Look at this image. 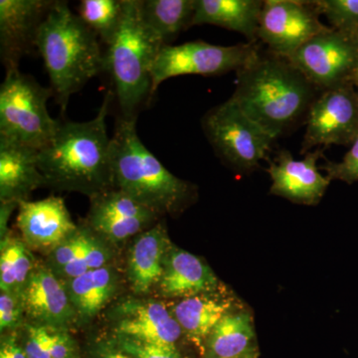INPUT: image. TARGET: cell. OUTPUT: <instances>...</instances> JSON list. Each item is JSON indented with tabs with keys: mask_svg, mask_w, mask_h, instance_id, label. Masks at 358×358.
Returning <instances> with one entry per match:
<instances>
[{
	"mask_svg": "<svg viewBox=\"0 0 358 358\" xmlns=\"http://www.w3.org/2000/svg\"><path fill=\"white\" fill-rule=\"evenodd\" d=\"M236 74L231 99L274 140L306 122L322 92L289 58L262 48Z\"/></svg>",
	"mask_w": 358,
	"mask_h": 358,
	"instance_id": "cell-1",
	"label": "cell"
},
{
	"mask_svg": "<svg viewBox=\"0 0 358 358\" xmlns=\"http://www.w3.org/2000/svg\"><path fill=\"white\" fill-rule=\"evenodd\" d=\"M112 100L109 91L91 121H59L53 138L38 150V166L46 186L84 193L90 199L115 188L112 138L106 124Z\"/></svg>",
	"mask_w": 358,
	"mask_h": 358,
	"instance_id": "cell-2",
	"label": "cell"
},
{
	"mask_svg": "<svg viewBox=\"0 0 358 358\" xmlns=\"http://www.w3.org/2000/svg\"><path fill=\"white\" fill-rule=\"evenodd\" d=\"M99 37L71 10L68 2L53 1L40 26L36 48L43 58L51 89L62 113L71 96L92 78L105 72Z\"/></svg>",
	"mask_w": 358,
	"mask_h": 358,
	"instance_id": "cell-3",
	"label": "cell"
},
{
	"mask_svg": "<svg viewBox=\"0 0 358 358\" xmlns=\"http://www.w3.org/2000/svg\"><path fill=\"white\" fill-rule=\"evenodd\" d=\"M136 119L120 115L110 143L115 188L127 193L157 215L185 209L194 186L176 178L143 145L136 133Z\"/></svg>",
	"mask_w": 358,
	"mask_h": 358,
	"instance_id": "cell-4",
	"label": "cell"
},
{
	"mask_svg": "<svg viewBox=\"0 0 358 358\" xmlns=\"http://www.w3.org/2000/svg\"><path fill=\"white\" fill-rule=\"evenodd\" d=\"M164 45L143 21L141 0H124L121 25L103 54L122 117H138L152 98V68Z\"/></svg>",
	"mask_w": 358,
	"mask_h": 358,
	"instance_id": "cell-5",
	"label": "cell"
},
{
	"mask_svg": "<svg viewBox=\"0 0 358 358\" xmlns=\"http://www.w3.org/2000/svg\"><path fill=\"white\" fill-rule=\"evenodd\" d=\"M51 88L20 69L6 71L0 87V138L40 150L53 138L59 120L47 110Z\"/></svg>",
	"mask_w": 358,
	"mask_h": 358,
	"instance_id": "cell-6",
	"label": "cell"
},
{
	"mask_svg": "<svg viewBox=\"0 0 358 358\" xmlns=\"http://www.w3.org/2000/svg\"><path fill=\"white\" fill-rule=\"evenodd\" d=\"M202 128L218 157L241 171L259 166L275 141L231 98L204 115Z\"/></svg>",
	"mask_w": 358,
	"mask_h": 358,
	"instance_id": "cell-7",
	"label": "cell"
},
{
	"mask_svg": "<svg viewBox=\"0 0 358 358\" xmlns=\"http://www.w3.org/2000/svg\"><path fill=\"white\" fill-rule=\"evenodd\" d=\"M261 44H236L220 46L204 41L186 42L173 46L164 45L152 68V95L162 82L183 75L217 76L235 71L254 58Z\"/></svg>",
	"mask_w": 358,
	"mask_h": 358,
	"instance_id": "cell-8",
	"label": "cell"
},
{
	"mask_svg": "<svg viewBox=\"0 0 358 358\" xmlns=\"http://www.w3.org/2000/svg\"><path fill=\"white\" fill-rule=\"evenodd\" d=\"M289 59L320 91L352 83L358 67L357 37L327 27Z\"/></svg>",
	"mask_w": 358,
	"mask_h": 358,
	"instance_id": "cell-9",
	"label": "cell"
},
{
	"mask_svg": "<svg viewBox=\"0 0 358 358\" xmlns=\"http://www.w3.org/2000/svg\"><path fill=\"white\" fill-rule=\"evenodd\" d=\"M305 122L301 154H308L313 148L352 145L358 138V91L355 84L320 92Z\"/></svg>",
	"mask_w": 358,
	"mask_h": 358,
	"instance_id": "cell-10",
	"label": "cell"
},
{
	"mask_svg": "<svg viewBox=\"0 0 358 358\" xmlns=\"http://www.w3.org/2000/svg\"><path fill=\"white\" fill-rule=\"evenodd\" d=\"M313 1L265 0L259 23L258 41L284 57L326 30Z\"/></svg>",
	"mask_w": 358,
	"mask_h": 358,
	"instance_id": "cell-11",
	"label": "cell"
},
{
	"mask_svg": "<svg viewBox=\"0 0 358 358\" xmlns=\"http://www.w3.org/2000/svg\"><path fill=\"white\" fill-rule=\"evenodd\" d=\"M159 217L117 188L91 197L88 226L110 243L138 236Z\"/></svg>",
	"mask_w": 358,
	"mask_h": 358,
	"instance_id": "cell-12",
	"label": "cell"
},
{
	"mask_svg": "<svg viewBox=\"0 0 358 358\" xmlns=\"http://www.w3.org/2000/svg\"><path fill=\"white\" fill-rule=\"evenodd\" d=\"M53 0L0 1V55L6 71L20 69L21 59L36 48L40 26Z\"/></svg>",
	"mask_w": 358,
	"mask_h": 358,
	"instance_id": "cell-13",
	"label": "cell"
},
{
	"mask_svg": "<svg viewBox=\"0 0 358 358\" xmlns=\"http://www.w3.org/2000/svg\"><path fill=\"white\" fill-rule=\"evenodd\" d=\"M20 296L30 324L69 329L78 320L65 282L48 267L36 268Z\"/></svg>",
	"mask_w": 358,
	"mask_h": 358,
	"instance_id": "cell-14",
	"label": "cell"
},
{
	"mask_svg": "<svg viewBox=\"0 0 358 358\" xmlns=\"http://www.w3.org/2000/svg\"><path fill=\"white\" fill-rule=\"evenodd\" d=\"M114 334L176 346L183 336L171 308L162 301L128 299L113 310Z\"/></svg>",
	"mask_w": 358,
	"mask_h": 358,
	"instance_id": "cell-15",
	"label": "cell"
},
{
	"mask_svg": "<svg viewBox=\"0 0 358 358\" xmlns=\"http://www.w3.org/2000/svg\"><path fill=\"white\" fill-rule=\"evenodd\" d=\"M322 152V148H317L306 154L303 159L296 160L288 150H281L267 169L272 178L271 193L296 203H319L331 182L317 167Z\"/></svg>",
	"mask_w": 358,
	"mask_h": 358,
	"instance_id": "cell-16",
	"label": "cell"
},
{
	"mask_svg": "<svg viewBox=\"0 0 358 358\" xmlns=\"http://www.w3.org/2000/svg\"><path fill=\"white\" fill-rule=\"evenodd\" d=\"M16 222L24 243L40 251L51 252L78 229L64 200L55 196L20 202Z\"/></svg>",
	"mask_w": 358,
	"mask_h": 358,
	"instance_id": "cell-17",
	"label": "cell"
},
{
	"mask_svg": "<svg viewBox=\"0 0 358 358\" xmlns=\"http://www.w3.org/2000/svg\"><path fill=\"white\" fill-rule=\"evenodd\" d=\"M88 225L78 229L49 254L48 268L62 281L110 265L112 251Z\"/></svg>",
	"mask_w": 358,
	"mask_h": 358,
	"instance_id": "cell-18",
	"label": "cell"
},
{
	"mask_svg": "<svg viewBox=\"0 0 358 358\" xmlns=\"http://www.w3.org/2000/svg\"><path fill=\"white\" fill-rule=\"evenodd\" d=\"M46 186L38 166V150L0 138V199L20 204L33 190Z\"/></svg>",
	"mask_w": 358,
	"mask_h": 358,
	"instance_id": "cell-19",
	"label": "cell"
},
{
	"mask_svg": "<svg viewBox=\"0 0 358 358\" xmlns=\"http://www.w3.org/2000/svg\"><path fill=\"white\" fill-rule=\"evenodd\" d=\"M171 245L162 223L134 237L127 265V277L134 294L145 296L159 286L164 274V259Z\"/></svg>",
	"mask_w": 358,
	"mask_h": 358,
	"instance_id": "cell-20",
	"label": "cell"
},
{
	"mask_svg": "<svg viewBox=\"0 0 358 358\" xmlns=\"http://www.w3.org/2000/svg\"><path fill=\"white\" fill-rule=\"evenodd\" d=\"M219 282L204 261L189 252L171 245L164 259V274L159 286L164 298H189L214 293Z\"/></svg>",
	"mask_w": 358,
	"mask_h": 358,
	"instance_id": "cell-21",
	"label": "cell"
},
{
	"mask_svg": "<svg viewBox=\"0 0 358 358\" xmlns=\"http://www.w3.org/2000/svg\"><path fill=\"white\" fill-rule=\"evenodd\" d=\"M263 0H195L192 27L211 24L241 33L250 43H258Z\"/></svg>",
	"mask_w": 358,
	"mask_h": 358,
	"instance_id": "cell-22",
	"label": "cell"
},
{
	"mask_svg": "<svg viewBox=\"0 0 358 358\" xmlns=\"http://www.w3.org/2000/svg\"><path fill=\"white\" fill-rule=\"evenodd\" d=\"M215 293L182 299L171 308L183 336L199 348L202 355L209 334L231 310L230 301Z\"/></svg>",
	"mask_w": 358,
	"mask_h": 358,
	"instance_id": "cell-23",
	"label": "cell"
},
{
	"mask_svg": "<svg viewBox=\"0 0 358 358\" xmlns=\"http://www.w3.org/2000/svg\"><path fill=\"white\" fill-rule=\"evenodd\" d=\"M64 282L78 320L84 322L93 320L114 298L120 280L108 265Z\"/></svg>",
	"mask_w": 358,
	"mask_h": 358,
	"instance_id": "cell-24",
	"label": "cell"
},
{
	"mask_svg": "<svg viewBox=\"0 0 358 358\" xmlns=\"http://www.w3.org/2000/svg\"><path fill=\"white\" fill-rule=\"evenodd\" d=\"M259 352L253 319L247 313H228L204 345V358H238Z\"/></svg>",
	"mask_w": 358,
	"mask_h": 358,
	"instance_id": "cell-25",
	"label": "cell"
},
{
	"mask_svg": "<svg viewBox=\"0 0 358 358\" xmlns=\"http://www.w3.org/2000/svg\"><path fill=\"white\" fill-rule=\"evenodd\" d=\"M195 0H141L143 20L162 43L192 27Z\"/></svg>",
	"mask_w": 358,
	"mask_h": 358,
	"instance_id": "cell-26",
	"label": "cell"
},
{
	"mask_svg": "<svg viewBox=\"0 0 358 358\" xmlns=\"http://www.w3.org/2000/svg\"><path fill=\"white\" fill-rule=\"evenodd\" d=\"M0 254V289L20 294L38 266L22 239L4 236Z\"/></svg>",
	"mask_w": 358,
	"mask_h": 358,
	"instance_id": "cell-27",
	"label": "cell"
},
{
	"mask_svg": "<svg viewBox=\"0 0 358 358\" xmlns=\"http://www.w3.org/2000/svg\"><path fill=\"white\" fill-rule=\"evenodd\" d=\"M77 14L103 43L109 45L121 25L124 0H83Z\"/></svg>",
	"mask_w": 358,
	"mask_h": 358,
	"instance_id": "cell-28",
	"label": "cell"
},
{
	"mask_svg": "<svg viewBox=\"0 0 358 358\" xmlns=\"http://www.w3.org/2000/svg\"><path fill=\"white\" fill-rule=\"evenodd\" d=\"M313 3L333 29L357 37L358 0H315Z\"/></svg>",
	"mask_w": 358,
	"mask_h": 358,
	"instance_id": "cell-29",
	"label": "cell"
},
{
	"mask_svg": "<svg viewBox=\"0 0 358 358\" xmlns=\"http://www.w3.org/2000/svg\"><path fill=\"white\" fill-rule=\"evenodd\" d=\"M113 341L120 348L134 358H183L178 346L162 345L114 334Z\"/></svg>",
	"mask_w": 358,
	"mask_h": 358,
	"instance_id": "cell-30",
	"label": "cell"
},
{
	"mask_svg": "<svg viewBox=\"0 0 358 358\" xmlns=\"http://www.w3.org/2000/svg\"><path fill=\"white\" fill-rule=\"evenodd\" d=\"M25 319L21 296L10 292L1 291L0 293V331L13 333L22 327Z\"/></svg>",
	"mask_w": 358,
	"mask_h": 358,
	"instance_id": "cell-31",
	"label": "cell"
},
{
	"mask_svg": "<svg viewBox=\"0 0 358 358\" xmlns=\"http://www.w3.org/2000/svg\"><path fill=\"white\" fill-rule=\"evenodd\" d=\"M20 341L28 358H51L49 327L26 324Z\"/></svg>",
	"mask_w": 358,
	"mask_h": 358,
	"instance_id": "cell-32",
	"label": "cell"
},
{
	"mask_svg": "<svg viewBox=\"0 0 358 358\" xmlns=\"http://www.w3.org/2000/svg\"><path fill=\"white\" fill-rule=\"evenodd\" d=\"M327 173L329 180H341L346 183L358 181V138L352 143L350 150L346 152L341 162H327L326 164L320 166Z\"/></svg>",
	"mask_w": 358,
	"mask_h": 358,
	"instance_id": "cell-33",
	"label": "cell"
},
{
	"mask_svg": "<svg viewBox=\"0 0 358 358\" xmlns=\"http://www.w3.org/2000/svg\"><path fill=\"white\" fill-rule=\"evenodd\" d=\"M49 345L51 358H80L79 348L68 329L49 327Z\"/></svg>",
	"mask_w": 358,
	"mask_h": 358,
	"instance_id": "cell-34",
	"label": "cell"
},
{
	"mask_svg": "<svg viewBox=\"0 0 358 358\" xmlns=\"http://www.w3.org/2000/svg\"><path fill=\"white\" fill-rule=\"evenodd\" d=\"M87 358H134L122 352L113 338L101 339L90 346Z\"/></svg>",
	"mask_w": 358,
	"mask_h": 358,
	"instance_id": "cell-35",
	"label": "cell"
},
{
	"mask_svg": "<svg viewBox=\"0 0 358 358\" xmlns=\"http://www.w3.org/2000/svg\"><path fill=\"white\" fill-rule=\"evenodd\" d=\"M0 358H28L20 345V336L15 333L2 334Z\"/></svg>",
	"mask_w": 358,
	"mask_h": 358,
	"instance_id": "cell-36",
	"label": "cell"
},
{
	"mask_svg": "<svg viewBox=\"0 0 358 358\" xmlns=\"http://www.w3.org/2000/svg\"><path fill=\"white\" fill-rule=\"evenodd\" d=\"M352 83L355 84V86L358 89V67L357 71H355V77H353Z\"/></svg>",
	"mask_w": 358,
	"mask_h": 358,
	"instance_id": "cell-37",
	"label": "cell"
},
{
	"mask_svg": "<svg viewBox=\"0 0 358 358\" xmlns=\"http://www.w3.org/2000/svg\"><path fill=\"white\" fill-rule=\"evenodd\" d=\"M259 357H260V352L252 353V355H246V357L238 358H259Z\"/></svg>",
	"mask_w": 358,
	"mask_h": 358,
	"instance_id": "cell-38",
	"label": "cell"
},
{
	"mask_svg": "<svg viewBox=\"0 0 358 358\" xmlns=\"http://www.w3.org/2000/svg\"><path fill=\"white\" fill-rule=\"evenodd\" d=\"M357 41H358V35H357Z\"/></svg>",
	"mask_w": 358,
	"mask_h": 358,
	"instance_id": "cell-39",
	"label": "cell"
},
{
	"mask_svg": "<svg viewBox=\"0 0 358 358\" xmlns=\"http://www.w3.org/2000/svg\"><path fill=\"white\" fill-rule=\"evenodd\" d=\"M357 91H358V90H357Z\"/></svg>",
	"mask_w": 358,
	"mask_h": 358,
	"instance_id": "cell-40",
	"label": "cell"
}]
</instances>
